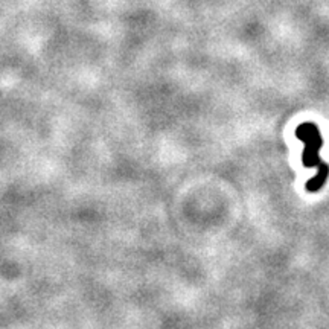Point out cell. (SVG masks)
<instances>
[{"mask_svg":"<svg viewBox=\"0 0 329 329\" xmlns=\"http://www.w3.org/2000/svg\"><path fill=\"white\" fill-rule=\"evenodd\" d=\"M296 136L299 139H302L307 144V150L304 151V163L307 166H317V164H322L319 160V150L322 145V139L319 130L314 124H302L297 131Z\"/></svg>","mask_w":329,"mask_h":329,"instance_id":"obj_1","label":"cell"}]
</instances>
